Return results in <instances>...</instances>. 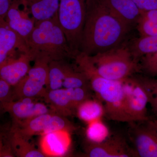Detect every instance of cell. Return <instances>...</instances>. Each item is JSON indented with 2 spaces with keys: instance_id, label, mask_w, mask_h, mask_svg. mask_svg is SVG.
<instances>
[{
  "instance_id": "32",
  "label": "cell",
  "mask_w": 157,
  "mask_h": 157,
  "mask_svg": "<svg viewBox=\"0 0 157 157\" xmlns=\"http://www.w3.org/2000/svg\"><path fill=\"white\" fill-rule=\"evenodd\" d=\"M15 0H0V17L5 18L11 5Z\"/></svg>"
},
{
  "instance_id": "1",
  "label": "cell",
  "mask_w": 157,
  "mask_h": 157,
  "mask_svg": "<svg viewBox=\"0 0 157 157\" xmlns=\"http://www.w3.org/2000/svg\"><path fill=\"white\" fill-rule=\"evenodd\" d=\"M132 30L101 0H86L80 52L92 56L110 50L126 41Z\"/></svg>"
},
{
  "instance_id": "28",
  "label": "cell",
  "mask_w": 157,
  "mask_h": 157,
  "mask_svg": "<svg viewBox=\"0 0 157 157\" xmlns=\"http://www.w3.org/2000/svg\"><path fill=\"white\" fill-rule=\"evenodd\" d=\"M90 88L81 87L74 89H67L70 93L72 107L74 112L80 104L90 99L89 89Z\"/></svg>"
},
{
  "instance_id": "27",
  "label": "cell",
  "mask_w": 157,
  "mask_h": 157,
  "mask_svg": "<svg viewBox=\"0 0 157 157\" xmlns=\"http://www.w3.org/2000/svg\"><path fill=\"white\" fill-rule=\"evenodd\" d=\"M140 62L141 72L147 76L157 77V52L147 55Z\"/></svg>"
},
{
  "instance_id": "2",
  "label": "cell",
  "mask_w": 157,
  "mask_h": 157,
  "mask_svg": "<svg viewBox=\"0 0 157 157\" xmlns=\"http://www.w3.org/2000/svg\"><path fill=\"white\" fill-rule=\"evenodd\" d=\"M78 69L88 79L91 88L104 103L105 115L111 120L130 123L126 109L123 82L104 78L97 72L88 56L79 52L75 57Z\"/></svg>"
},
{
  "instance_id": "15",
  "label": "cell",
  "mask_w": 157,
  "mask_h": 157,
  "mask_svg": "<svg viewBox=\"0 0 157 157\" xmlns=\"http://www.w3.org/2000/svg\"><path fill=\"white\" fill-rule=\"evenodd\" d=\"M112 13L132 29L136 28L141 11L132 0H101Z\"/></svg>"
},
{
  "instance_id": "20",
  "label": "cell",
  "mask_w": 157,
  "mask_h": 157,
  "mask_svg": "<svg viewBox=\"0 0 157 157\" xmlns=\"http://www.w3.org/2000/svg\"><path fill=\"white\" fill-rule=\"evenodd\" d=\"M9 142L14 155L19 157H45L42 151L16 132L10 130Z\"/></svg>"
},
{
  "instance_id": "13",
  "label": "cell",
  "mask_w": 157,
  "mask_h": 157,
  "mask_svg": "<svg viewBox=\"0 0 157 157\" xmlns=\"http://www.w3.org/2000/svg\"><path fill=\"white\" fill-rule=\"evenodd\" d=\"M16 49L22 53L29 54L25 40L10 28L5 18L0 17V66Z\"/></svg>"
},
{
  "instance_id": "24",
  "label": "cell",
  "mask_w": 157,
  "mask_h": 157,
  "mask_svg": "<svg viewBox=\"0 0 157 157\" xmlns=\"http://www.w3.org/2000/svg\"><path fill=\"white\" fill-rule=\"evenodd\" d=\"M134 76L146 91L148 96V104L153 112L157 116V77L156 78L146 75H135V74Z\"/></svg>"
},
{
  "instance_id": "22",
  "label": "cell",
  "mask_w": 157,
  "mask_h": 157,
  "mask_svg": "<svg viewBox=\"0 0 157 157\" xmlns=\"http://www.w3.org/2000/svg\"><path fill=\"white\" fill-rule=\"evenodd\" d=\"M66 60L53 61L49 63L48 90L59 89L63 87V81L70 65Z\"/></svg>"
},
{
  "instance_id": "8",
  "label": "cell",
  "mask_w": 157,
  "mask_h": 157,
  "mask_svg": "<svg viewBox=\"0 0 157 157\" xmlns=\"http://www.w3.org/2000/svg\"><path fill=\"white\" fill-rule=\"evenodd\" d=\"M129 124L135 156L157 157V127L152 121Z\"/></svg>"
},
{
  "instance_id": "10",
  "label": "cell",
  "mask_w": 157,
  "mask_h": 157,
  "mask_svg": "<svg viewBox=\"0 0 157 157\" xmlns=\"http://www.w3.org/2000/svg\"><path fill=\"white\" fill-rule=\"evenodd\" d=\"M5 20L10 28L26 43L33 30L35 21L30 14L25 0H15L7 12Z\"/></svg>"
},
{
  "instance_id": "7",
  "label": "cell",
  "mask_w": 157,
  "mask_h": 157,
  "mask_svg": "<svg viewBox=\"0 0 157 157\" xmlns=\"http://www.w3.org/2000/svg\"><path fill=\"white\" fill-rule=\"evenodd\" d=\"M125 96L126 109L130 123L148 120V98L143 86L134 75L123 81Z\"/></svg>"
},
{
  "instance_id": "19",
  "label": "cell",
  "mask_w": 157,
  "mask_h": 157,
  "mask_svg": "<svg viewBox=\"0 0 157 157\" xmlns=\"http://www.w3.org/2000/svg\"><path fill=\"white\" fill-rule=\"evenodd\" d=\"M126 44L132 58L139 62L147 55L157 52V35L128 39Z\"/></svg>"
},
{
  "instance_id": "21",
  "label": "cell",
  "mask_w": 157,
  "mask_h": 157,
  "mask_svg": "<svg viewBox=\"0 0 157 157\" xmlns=\"http://www.w3.org/2000/svg\"><path fill=\"white\" fill-rule=\"evenodd\" d=\"M78 117L88 124L99 120L105 115L104 105L98 100L89 99L80 104L76 110Z\"/></svg>"
},
{
  "instance_id": "9",
  "label": "cell",
  "mask_w": 157,
  "mask_h": 157,
  "mask_svg": "<svg viewBox=\"0 0 157 157\" xmlns=\"http://www.w3.org/2000/svg\"><path fill=\"white\" fill-rule=\"evenodd\" d=\"M90 157H128L135 155L134 150L130 148L125 139L121 136H109L97 143L90 142L86 148Z\"/></svg>"
},
{
  "instance_id": "11",
  "label": "cell",
  "mask_w": 157,
  "mask_h": 157,
  "mask_svg": "<svg viewBox=\"0 0 157 157\" xmlns=\"http://www.w3.org/2000/svg\"><path fill=\"white\" fill-rule=\"evenodd\" d=\"M33 98H24L7 102L3 105V113H8L13 121L22 120L50 112L45 104L34 101Z\"/></svg>"
},
{
  "instance_id": "5",
  "label": "cell",
  "mask_w": 157,
  "mask_h": 157,
  "mask_svg": "<svg viewBox=\"0 0 157 157\" xmlns=\"http://www.w3.org/2000/svg\"><path fill=\"white\" fill-rule=\"evenodd\" d=\"M86 0H59L57 16L75 57L80 52L86 14Z\"/></svg>"
},
{
  "instance_id": "17",
  "label": "cell",
  "mask_w": 157,
  "mask_h": 157,
  "mask_svg": "<svg viewBox=\"0 0 157 157\" xmlns=\"http://www.w3.org/2000/svg\"><path fill=\"white\" fill-rule=\"evenodd\" d=\"M42 97L58 114L66 117L72 115L75 112L72 107L67 89L45 90Z\"/></svg>"
},
{
  "instance_id": "23",
  "label": "cell",
  "mask_w": 157,
  "mask_h": 157,
  "mask_svg": "<svg viewBox=\"0 0 157 157\" xmlns=\"http://www.w3.org/2000/svg\"><path fill=\"white\" fill-rule=\"evenodd\" d=\"M63 86L65 89L81 87L91 88L90 82L85 74L79 70L78 67H77V68H74L70 65L64 78Z\"/></svg>"
},
{
  "instance_id": "6",
  "label": "cell",
  "mask_w": 157,
  "mask_h": 157,
  "mask_svg": "<svg viewBox=\"0 0 157 157\" xmlns=\"http://www.w3.org/2000/svg\"><path fill=\"white\" fill-rule=\"evenodd\" d=\"M35 63L27 74L12 87L13 101L24 98H35L44 94L48 82L49 62L43 59H36Z\"/></svg>"
},
{
  "instance_id": "31",
  "label": "cell",
  "mask_w": 157,
  "mask_h": 157,
  "mask_svg": "<svg viewBox=\"0 0 157 157\" xmlns=\"http://www.w3.org/2000/svg\"><path fill=\"white\" fill-rule=\"evenodd\" d=\"M141 11L157 9V0H132Z\"/></svg>"
},
{
  "instance_id": "16",
  "label": "cell",
  "mask_w": 157,
  "mask_h": 157,
  "mask_svg": "<svg viewBox=\"0 0 157 157\" xmlns=\"http://www.w3.org/2000/svg\"><path fill=\"white\" fill-rule=\"evenodd\" d=\"M52 113L49 112L27 119L13 121L11 130L28 139L38 134L42 135Z\"/></svg>"
},
{
  "instance_id": "4",
  "label": "cell",
  "mask_w": 157,
  "mask_h": 157,
  "mask_svg": "<svg viewBox=\"0 0 157 157\" xmlns=\"http://www.w3.org/2000/svg\"><path fill=\"white\" fill-rule=\"evenodd\" d=\"M126 41L110 50L88 56L101 76L110 80L122 81L141 72L140 63L132 58Z\"/></svg>"
},
{
  "instance_id": "3",
  "label": "cell",
  "mask_w": 157,
  "mask_h": 157,
  "mask_svg": "<svg viewBox=\"0 0 157 157\" xmlns=\"http://www.w3.org/2000/svg\"><path fill=\"white\" fill-rule=\"evenodd\" d=\"M26 44L33 61L43 59L50 63L75 58L59 24L57 14L50 19L35 23Z\"/></svg>"
},
{
  "instance_id": "25",
  "label": "cell",
  "mask_w": 157,
  "mask_h": 157,
  "mask_svg": "<svg viewBox=\"0 0 157 157\" xmlns=\"http://www.w3.org/2000/svg\"><path fill=\"white\" fill-rule=\"evenodd\" d=\"M74 129L75 127L66 118V117L53 113L42 135L63 130L70 132Z\"/></svg>"
},
{
  "instance_id": "14",
  "label": "cell",
  "mask_w": 157,
  "mask_h": 157,
  "mask_svg": "<svg viewBox=\"0 0 157 157\" xmlns=\"http://www.w3.org/2000/svg\"><path fill=\"white\" fill-rule=\"evenodd\" d=\"M70 133L63 130L42 135L40 141V151L45 157L63 156L70 147Z\"/></svg>"
},
{
  "instance_id": "26",
  "label": "cell",
  "mask_w": 157,
  "mask_h": 157,
  "mask_svg": "<svg viewBox=\"0 0 157 157\" xmlns=\"http://www.w3.org/2000/svg\"><path fill=\"white\" fill-rule=\"evenodd\" d=\"M86 135L89 141L94 143L101 142L109 136L107 127L100 120L88 124Z\"/></svg>"
},
{
  "instance_id": "30",
  "label": "cell",
  "mask_w": 157,
  "mask_h": 157,
  "mask_svg": "<svg viewBox=\"0 0 157 157\" xmlns=\"http://www.w3.org/2000/svg\"><path fill=\"white\" fill-rule=\"evenodd\" d=\"M11 101H13L12 87L6 82L0 79V113H3L4 104Z\"/></svg>"
},
{
  "instance_id": "29",
  "label": "cell",
  "mask_w": 157,
  "mask_h": 157,
  "mask_svg": "<svg viewBox=\"0 0 157 157\" xmlns=\"http://www.w3.org/2000/svg\"><path fill=\"white\" fill-rule=\"evenodd\" d=\"M140 36H151L157 35V23L152 22L140 16L136 26Z\"/></svg>"
},
{
  "instance_id": "12",
  "label": "cell",
  "mask_w": 157,
  "mask_h": 157,
  "mask_svg": "<svg viewBox=\"0 0 157 157\" xmlns=\"http://www.w3.org/2000/svg\"><path fill=\"white\" fill-rule=\"evenodd\" d=\"M32 61V57L26 53L21 54L17 59L9 58L0 66V79L13 87L27 74Z\"/></svg>"
},
{
  "instance_id": "33",
  "label": "cell",
  "mask_w": 157,
  "mask_h": 157,
  "mask_svg": "<svg viewBox=\"0 0 157 157\" xmlns=\"http://www.w3.org/2000/svg\"><path fill=\"white\" fill-rule=\"evenodd\" d=\"M141 17L152 22L157 23V9L141 11Z\"/></svg>"
},
{
  "instance_id": "18",
  "label": "cell",
  "mask_w": 157,
  "mask_h": 157,
  "mask_svg": "<svg viewBox=\"0 0 157 157\" xmlns=\"http://www.w3.org/2000/svg\"><path fill=\"white\" fill-rule=\"evenodd\" d=\"M31 16L35 21L50 19L57 14L59 0H25Z\"/></svg>"
},
{
  "instance_id": "34",
  "label": "cell",
  "mask_w": 157,
  "mask_h": 157,
  "mask_svg": "<svg viewBox=\"0 0 157 157\" xmlns=\"http://www.w3.org/2000/svg\"><path fill=\"white\" fill-rule=\"evenodd\" d=\"M14 155L11 146L4 145L2 137L0 136V157H13Z\"/></svg>"
}]
</instances>
